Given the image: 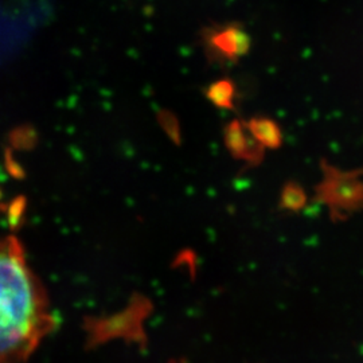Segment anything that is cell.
Segmentation results:
<instances>
[{"mask_svg":"<svg viewBox=\"0 0 363 363\" xmlns=\"http://www.w3.org/2000/svg\"><path fill=\"white\" fill-rule=\"evenodd\" d=\"M48 294L15 237L0 238V363H25L52 331Z\"/></svg>","mask_w":363,"mask_h":363,"instance_id":"6da1fadb","label":"cell"},{"mask_svg":"<svg viewBox=\"0 0 363 363\" xmlns=\"http://www.w3.org/2000/svg\"><path fill=\"white\" fill-rule=\"evenodd\" d=\"M48 15V7L33 0H0V65L15 57Z\"/></svg>","mask_w":363,"mask_h":363,"instance_id":"7a4b0ae2","label":"cell"},{"mask_svg":"<svg viewBox=\"0 0 363 363\" xmlns=\"http://www.w3.org/2000/svg\"><path fill=\"white\" fill-rule=\"evenodd\" d=\"M201 45L208 62L218 65H234L252 49V38L245 27L237 22H226L203 27Z\"/></svg>","mask_w":363,"mask_h":363,"instance_id":"3957f363","label":"cell"},{"mask_svg":"<svg viewBox=\"0 0 363 363\" xmlns=\"http://www.w3.org/2000/svg\"><path fill=\"white\" fill-rule=\"evenodd\" d=\"M359 187L350 177L325 166V181L316 187V199L327 203L330 208H349L359 198Z\"/></svg>","mask_w":363,"mask_h":363,"instance_id":"277c9868","label":"cell"},{"mask_svg":"<svg viewBox=\"0 0 363 363\" xmlns=\"http://www.w3.org/2000/svg\"><path fill=\"white\" fill-rule=\"evenodd\" d=\"M223 143L230 156L247 166H259L265 150L247 132L244 120L233 118L223 127Z\"/></svg>","mask_w":363,"mask_h":363,"instance_id":"5b68a950","label":"cell"},{"mask_svg":"<svg viewBox=\"0 0 363 363\" xmlns=\"http://www.w3.org/2000/svg\"><path fill=\"white\" fill-rule=\"evenodd\" d=\"M244 121L247 132L265 151L279 150L284 143V135L281 127L271 117L255 116Z\"/></svg>","mask_w":363,"mask_h":363,"instance_id":"8992f818","label":"cell"},{"mask_svg":"<svg viewBox=\"0 0 363 363\" xmlns=\"http://www.w3.org/2000/svg\"><path fill=\"white\" fill-rule=\"evenodd\" d=\"M205 97L216 108L233 112L237 100V86L230 78H218L205 88Z\"/></svg>","mask_w":363,"mask_h":363,"instance_id":"52a82bcc","label":"cell"},{"mask_svg":"<svg viewBox=\"0 0 363 363\" xmlns=\"http://www.w3.org/2000/svg\"><path fill=\"white\" fill-rule=\"evenodd\" d=\"M308 203V195L303 186L295 181L284 183L279 198V208L288 213H300Z\"/></svg>","mask_w":363,"mask_h":363,"instance_id":"ba28073f","label":"cell"},{"mask_svg":"<svg viewBox=\"0 0 363 363\" xmlns=\"http://www.w3.org/2000/svg\"><path fill=\"white\" fill-rule=\"evenodd\" d=\"M157 123L160 125L162 130L166 133V136L169 140L177 145L182 143V128L181 123L178 120L177 115L171 111L163 109L157 112Z\"/></svg>","mask_w":363,"mask_h":363,"instance_id":"9c48e42d","label":"cell"}]
</instances>
